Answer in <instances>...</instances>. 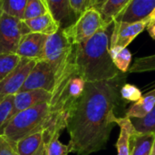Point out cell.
Here are the masks:
<instances>
[{"mask_svg":"<svg viewBox=\"0 0 155 155\" xmlns=\"http://www.w3.org/2000/svg\"><path fill=\"white\" fill-rule=\"evenodd\" d=\"M126 78L127 73H121L109 80L86 82L67 119L71 153L90 155L106 146L115 124V111L124 106L121 88Z\"/></svg>","mask_w":155,"mask_h":155,"instance_id":"cell-1","label":"cell"},{"mask_svg":"<svg viewBox=\"0 0 155 155\" xmlns=\"http://www.w3.org/2000/svg\"><path fill=\"white\" fill-rule=\"evenodd\" d=\"M113 25V23H104L90 39L74 45L76 69L86 82L109 80L122 73L113 63L109 53Z\"/></svg>","mask_w":155,"mask_h":155,"instance_id":"cell-2","label":"cell"},{"mask_svg":"<svg viewBox=\"0 0 155 155\" xmlns=\"http://www.w3.org/2000/svg\"><path fill=\"white\" fill-rule=\"evenodd\" d=\"M85 84L86 81L78 73L74 57L73 63L55 79L49 102V114L43 128L45 143L56 134L60 135L66 128L69 114L84 94Z\"/></svg>","mask_w":155,"mask_h":155,"instance_id":"cell-3","label":"cell"},{"mask_svg":"<svg viewBox=\"0 0 155 155\" xmlns=\"http://www.w3.org/2000/svg\"><path fill=\"white\" fill-rule=\"evenodd\" d=\"M49 114V103H43L15 114L7 123L4 136L15 146L23 137L43 130Z\"/></svg>","mask_w":155,"mask_h":155,"instance_id":"cell-4","label":"cell"},{"mask_svg":"<svg viewBox=\"0 0 155 155\" xmlns=\"http://www.w3.org/2000/svg\"><path fill=\"white\" fill-rule=\"evenodd\" d=\"M43 60L53 68L55 79L59 77L74 61V45L64 35L60 28L56 33L48 35Z\"/></svg>","mask_w":155,"mask_h":155,"instance_id":"cell-5","label":"cell"},{"mask_svg":"<svg viewBox=\"0 0 155 155\" xmlns=\"http://www.w3.org/2000/svg\"><path fill=\"white\" fill-rule=\"evenodd\" d=\"M104 23L98 9L88 7L78 16L75 22L62 29L66 38L74 45L94 36Z\"/></svg>","mask_w":155,"mask_h":155,"instance_id":"cell-6","label":"cell"},{"mask_svg":"<svg viewBox=\"0 0 155 155\" xmlns=\"http://www.w3.org/2000/svg\"><path fill=\"white\" fill-rule=\"evenodd\" d=\"M28 33L23 20L0 12V54H16L21 38Z\"/></svg>","mask_w":155,"mask_h":155,"instance_id":"cell-7","label":"cell"},{"mask_svg":"<svg viewBox=\"0 0 155 155\" xmlns=\"http://www.w3.org/2000/svg\"><path fill=\"white\" fill-rule=\"evenodd\" d=\"M55 84V74L51 65L45 60L36 61L25 80L20 92L45 90L52 94Z\"/></svg>","mask_w":155,"mask_h":155,"instance_id":"cell-8","label":"cell"},{"mask_svg":"<svg viewBox=\"0 0 155 155\" xmlns=\"http://www.w3.org/2000/svg\"><path fill=\"white\" fill-rule=\"evenodd\" d=\"M113 31L110 37V47H127L133 41L143 32L149 24L148 18L137 22H122L114 20Z\"/></svg>","mask_w":155,"mask_h":155,"instance_id":"cell-9","label":"cell"},{"mask_svg":"<svg viewBox=\"0 0 155 155\" xmlns=\"http://www.w3.org/2000/svg\"><path fill=\"white\" fill-rule=\"evenodd\" d=\"M36 61L22 58L15 69L0 81V102L10 95L20 92L25 78L35 64Z\"/></svg>","mask_w":155,"mask_h":155,"instance_id":"cell-10","label":"cell"},{"mask_svg":"<svg viewBox=\"0 0 155 155\" xmlns=\"http://www.w3.org/2000/svg\"><path fill=\"white\" fill-rule=\"evenodd\" d=\"M48 35L39 33H28L20 40L16 54L21 58L39 61L43 60L45 46Z\"/></svg>","mask_w":155,"mask_h":155,"instance_id":"cell-11","label":"cell"},{"mask_svg":"<svg viewBox=\"0 0 155 155\" xmlns=\"http://www.w3.org/2000/svg\"><path fill=\"white\" fill-rule=\"evenodd\" d=\"M52 94L45 90H29L18 92L14 95L12 117L19 112L34 107L37 104L49 103Z\"/></svg>","mask_w":155,"mask_h":155,"instance_id":"cell-12","label":"cell"},{"mask_svg":"<svg viewBox=\"0 0 155 155\" xmlns=\"http://www.w3.org/2000/svg\"><path fill=\"white\" fill-rule=\"evenodd\" d=\"M155 8V0H132L114 20L122 22L141 21Z\"/></svg>","mask_w":155,"mask_h":155,"instance_id":"cell-13","label":"cell"},{"mask_svg":"<svg viewBox=\"0 0 155 155\" xmlns=\"http://www.w3.org/2000/svg\"><path fill=\"white\" fill-rule=\"evenodd\" d=\"M24 22L28 26L30 32L44 34L46 35H51L61 28L60 24L54 19L50 12L32 19L24 20Z\"/></svg>","mask_w":155,"mask_h":155,"instance_id":"cell-14","label":"cell"},{"mask_svg":"<svg viewBox=\"0 0 155 155\" xmlns=\"http://www.w3.org/2000/svg\"><path fill=\"white\" fill-rule=\"evenodd\" d=\"M114 122L120 127V134L116 143L117 155H130V138L135 131L131 119L127 116H116Z\"/></svg>","mask_w":155,"mask_h":155,"instance_id":"cell-15","label":"cell"},{"mask_svg":"<svg viewBox=\"0 0 155 155\" xmlns=\"http://www.w3.org/2000/svg\"><path fill=\"white\" fill-rule=\"evenodd\" d=\"M44 143V131L39 130L17 141L15 150L17 155H34Z\"/></svg>","mask_w":155,"mask_h":155,"instance_id":"cell-16","label":"cell"},{"mask_svg":"<svg viewBox=\"0 0 155 155\" xmlns=\"http://www.w3.org/2000/svg\"><path fill=\"white\" fill-rule=\"evenodd\" d=\"M155 134H140L134 131L130 138V155H151Z\"/></svg>","mask_w":155,"mask_h":155,"instance_id":"cell-17","label":"cell"},{"mask_svg":"<svg viewBox=\"0 0 155 155\" xmlns=\"http://www.w3.org/2000/svg\"><path fill=\"white\" fill-rule=\"evenodd\" d=\"M155 105V89L142 96V98L131 105L125 112V116L132 118H143Z\"/></svg>","mask_w":155,"mask_h":155,"instance_id":"cell-18","label":"cell"},{"mask_svg":"<svg viewBox=\"0 0 155 155\" xmlns=\"http://www.w3.org/2000/svg\"><path fill=\"white\" fill-rule=\"evenodd\" d=\"M44 1L46 4L51 15L60 24L61 28L63 25H65L67 22L71 19L72 15H74L71 9L69 0H44Z\"/></svg>","mask_w":155,"mask_h":155,"instance_id":"cell-19","label":"cell"},{"mask_svg":"<svg viewBox=\"0 0 155 155\" xmlns=\"http://www.w3.org/2000/svg\"><path fill=\"white\" fill-rule=\"evenodd\" d=\"M110 56L116 68L122 73H127L132 62V54L127 47L114 46L109 49Z\"/></svg>","mask_w":155,"mask_h":155,"instance_id":"cell-20","label":"cell"},{"mask_svg":"<svg viewBox=\"0 0 155 155\" xmlns=\"http://www.w3.org/2000/svg\"><path fill=\"white\" fill-rule=\"evenodd\" d=\"M132 0H106L100 8V13L105 23H113L116 16Z\"/></svg>","mask_w":155,"mask_h":155,"instance_id":"cell-21","label":"cell"},{"mask_svg":"<svg viewBox=\"0 0 155 155\" xmlns=\"http://www.w3.org/2000/svg\"><path fill=\"white\" fill-rule=\"evenodd\" d=\"M26 3L27 0H1L0 12L23 20Z\"/></svg>","mask_w":155,"mask_h":155,"instance_id":"cell-22","label":"cell"},{"mask_svg":"<svg viewBox=\"0 0 155 155\" xmlns=\"http://www.w3.org/2000/svg\"><path fill=\"white\" fill-rule=\"evenodd\" d=\"M131 122L135 132L140 134H155V105L143 118H132Z\"/></svg>","mask_w":155,"mask_h":155,"instance_id":"cell-23","label":"cell"},{"mask_svg":"<svg viewBox=\"0 0 155 155\" xmlns=\"http://www.w3.org/2000/svg\"><path fill=\"white\" fill-rule=\"evenodd\" d=\"M21 60L16 54H0V81L12 73Z\"/></svg>","mask_w":155,"mask_h":155,"instance_id":"cell-24","label":"cell"},{"mask_svg":"<svg viewBox=\"0 0 155 155\" xmlns=\"http://www.w3.org/2000/svg\"><path fill=\"white\" fill-rule=\"evenodd\" d=\"M48 12V7L44 0H27L23 21L37 17Z\"/></svg>","mask_w":155,"mask_h":155,"instance_id":"cell-25","label":"cell"},{"mask_svg":"<svg viewBox=\"0 0 155 155\" xmlns=\"http://www.w3.org/2000/svg\"><path fill=\"white\" fill-rule=\"evenodd\" d=\"M59 134L53 136L45 143V155H68L71 153L69 144H64L59 141Z\"/></svg>","mask_w":155,"mask_h":155,"instance_id":"cell-26","label":"cell"},{"mask_svg":"<svg viewBox=\"0 0 155 155\" xmlns=\"http://www.w3.org/2000/svg\"><path fill=\"white\" fill-rule=\"evenodd\" d=\"M14 95L7 96L0 102V135L4 134L5 128L12 117Z\"/></svg>","mask_w":155,"mask_h":155,"instance_id":"cell-27","label":"cell"},{"mask_svg":"<svg viewBox=\"0 0 155 155\" xmlns=\"http://www.w3.org/2000/svg\"><path fill=\"white\" fill-rule=\"evenodd\" d=\"M155 71V54L135 59L133 65L129 68V73H144Z\"/></svg>","mask_w":155,"mask_h":155,"instance_id":"cell-28","label":"cell"},{"mask_svg":"<svg viewBox=\"0 0 155 155\" xmlns=\"http://www.w3.org/2000/svg\"><path fill=\"white\" fill-rule=\"evenodd\" d=\"M121 96L124 101L137 102L142 98L143 94L142 91L135 85L125 83L121 88Z\"/></svg>","mask_w":155,"mask_h":155,"instance_id":"cell-29","label":"cell"},{"mask_svg":"<svg viewBox=\"0 0 155 155\" xmlns=\"http://www.w3.org/2000/svg\"><path fill=\"white\" fill-rule=\"evenodd\" d=\"M69 4L72 11L77 16L89 7V0H69Z\"/></svg>","mask_w":155,"mask_h":155,"instance_id":"cell-30","label":"cell"},{"mask_svg":"<svg viewBox=\"0 0 155 155\" xmlns=\"http://www.w3.org/2000/svg\"><path fill=\"white\" fill-rule=\"evenodd\" d=\"M0 155H17L15 146L4 135H0Z\"/></svg>","mask_w":155,"mask_h":155,"instance_id":"cell-31","label":"cell"},{"mask_svg":"<svg viewBox=\"0 0 155 155\" xmlns=\"http://www.w3.org/2000/svg\"><path fill=\"white\" fill-rule=\"evenodd\" d=\"M106 0H89V7H94L98 10L102 7Z\"/></svg>","mask_w":155,"mask_h":155,"instance_id":"cell-32","label":"cell"},{"mask_svg":"<svg viewBox=\"0 0 155 155\" xmlns=\"http://www.w3.org/2000/svg\"><path fill=\"white\" fill-rule=\"evenodd\" d=\"M149 35H151V37L155 40V21H151L149 22V24L147 25V27H146Z\"/></svg>","mask_w":155,"mask_h":155,"instance_id":"cell-33","label":"cell"},{"mask_svg":"<svg viewBox=\"0 0 155 155\" xmlns=\"http://www.w3.org/2000/svg\"><path fill=\"white\" fill-rule=\"evenodd\" d=\"M34 155H45V143L41 146V148Z\"/></svg>","mask_w":155,"mask_h":155,"instance_id":"cell-34","label":"cell"},{"mask_svg":"<svg viewBox=\"0 0 155 155\" xmlns=\"http://www.w3.org/2000/svg\"><path fill=\"white\" fill-rule=\"evenodd\" d=\"M147 18H148L149 22H151V21H155V8L152 11V13L149 15V16H147Z\"/></svg>","mask_w":155,"mask_h":155,"instance_id":"cell-35","label":"cell"},{"mask_svg":"<svg viewBox=\"0 0 155 155\" xmlns=\"http://www.w3.org/2000/svg\"><path fill=\"white\" fill-rule=\"evenodd\" d=\"M151 155H155V142H154V143H153V146L152 152H151Z\"/></svg>","mask_w":155,"mask_h":155,"instance_id":"cell-36","label":"cell"},{"mask_svg":"<svg viewBox=\"0 0 155 155\" xmlns=\"http://www.w3.org/2000/svg\"><path fill=\"white\" fill-rule=\"evenodd\" d=\"M0 2H1V0H0Z\"/></svg>","mask_w":155,"mask_h":155,"instance_id":"cell-37","label":"cell"}]
</instances>
